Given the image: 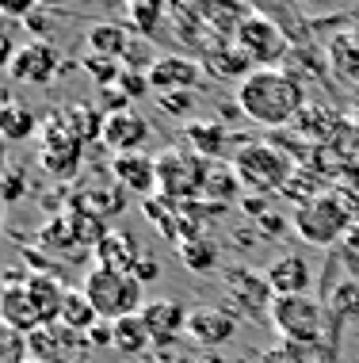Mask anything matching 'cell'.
<instances>
[{
    "instance_id": "6da1fadb",
    "label": "cell",
    "mask_w": 359,
    "mask_h": 363,
    "mask_svg": "<svg viewBox=\"0 0 359 363\" xmlns=\"http://www.w3.org/2000/svg\"><path fill=\"white\" fill-rule=\"evenodd\" d=\"M237 107L249 123L256 126H290L306 111V84L302 77L287 65L275 69H252L245 81L237 84Z\"/></svg>"
},
{
    "instance_id": "7a4b0ae2",
    "label": "cell",
    "mask_w": 359,
    "mask_h": 363,
    "mask_svg": "<svg viewBox=\"0 0 359 363\" xmlns=\"http://www.w3.org/2000/svg\"><path fill=\"white\" fill-rule=\"evenodd\" d=\"M352 211H348V199L336 191H321L317 199H309L298 207L295 214V233L302 238L306 245H317V249H329V245H336L341 238L355 230L352 225Z\"/></svg>"
},
{
    "instance_id": "3957f363",
    "label": "cell",
    "mask_w": 359,
    "mask_h": 363,
    "mask_svg": "<svg viewBox=\"0 0 359 363\" xmlns=\"http://www.w3.org/2000/svg\"><path fill=\"white\" fill-rule=\"evenodd\" d=\"M81 291L89 294V302L100 313V321H122L130 313H142L145 298H142V283L122 272H108V268H92L84 276Z\"/></svg>"
},
{
    "instance_id": "277c9868",
    "label": "cell",
    "mask_w": 359,
    "mask_h": 363,
    "mask_svg": "<svg viewBox=\"0 0 359 363\" xmlns=\"http://www.w3.org/2000/svg\"><path fill=\"white\" fill-rule=\"evenodd\" d=\"M268 318L283 340L317 345L325 333V302L314 298V294H279V298H271Z\"/></svg>"
},
{
    "instance_id": "5b68a950",
    "label": "cell",
    "mask_w": 359,
    "mask_h": 363,
    "mask_svg": "<svg viewBox=\"0 0 359 363\" xmlns=\"http://www.w3.org/2000/svg\"><path fill=\"white\" fill-rule=\"evenodd\" d=\"M229 169H234V176L252 191H283L290 184V176H295L290 157L271 150V145H245V150L234 157Z\"/></svg>"
},
{
    "instance_id": "8992f818",
    "label": "cell",
    "mask_w": 359,
    "mask_h": 363,
    "mask_svg": "<svg viewBox=\"0 0 359 363\" xmlns=\"http://www.w3.org/2000/svg\"><path fill=\"white\" fill-rule=\"evenodd\" d=\"M207 188V164L199 161L195 153L188 150H176V145H169V150H161L157 157V191L164 199H188V195H203Z\"/></svg>"
},
{
    "instance_id": "52a82bcc",
    "label": "cell",
    "mask_w": 359,
    "mask_h": 363,
    "mask_svg": "<svg viewBox=\"0 0 359 363\" xmlns=\"http://www.w3.org/2000/svg\"><path fill=\"white\" fill-rule=\"evenodd\" d=\"M234 43L249 54V62L256 65V69H275V62H283L287 50H290L283 27H279L271 16H264V12H252L245 23L237 27Z\"/></svg>"
},
{
    "instance_id": "ba28073f",
    "label": "cell",
    "mask_w": 359,
    "mask_h": 363,
    "mask_svg": "<svg viewBox=\"0 0 359 363\" xmlns=\"http://www.w3.org/2000/svg\"><path fill=\"white\" fill-rule=\"evenodd\" d=\"M27 345H31V359L35 363H92V356H96L89 337L65 329L62 321H54V325H38L31 337H27Z\"/></svg>"
},
{
    "instance_id": "9c48e42d",
    "label": "cell",
    "mask_w": 359,
    "mask_h": 363,
    "mask_svg": "<svg viewBox=\"0 0 359 363\" xmlns=\"http://www.w3.org/2000/svg\"><path fill=\"white\" fill-rule=\"evenodd\" d=\"M38 142H42V169L57 176V180H69V176L81 169V153L84 145L69 134L62 115H42V126H38Z\"/></svg>"
},
{
    "instance_id": "30bf717a",
    "label": "cell",
    "mask_w": 359,
    "mask_h": 363,
    "mask_svg": "<svg viewBox=\"0 0 359 363\" xmlns=\"http://www.w3.org/2000/svg\"><path fill=\"white\" fill-rule=\"evenodd\" d=\"M27 276H31V272H4V276H0V321L31 337L42 321H38V310H35L31 287H27Z\"/></svg>"
},
{
    "instance_id": "8fae6325",
    "label": "cell",
    "mask_w": 359,
    "mask_h": 363,
    "mask_svg": "<svg viewBox=\"0 0 359 363\" xmlns=\"http://www.w3.org/2000/svg\"><path fill=\"white\" fill-rule=\"evenodd\" d=\"M62 73V62H57V50L54 43H42V38H31L23 43L8 65V77L16 84H50L54 77Z\"/></svg>"
},
{
    "instance_id": "7c38bea8",
    "label": "cell",
    "mask_w": 359,
    "mask_h": 363,
    "mask_svg": "<svg viewBox=\"0 0 359 363\" xmlns=\"http://www.w3.org/2000/svg\"><path fill=\"white\" fill-rule=\"evenodd\" d=\"M145 77H149V88L157 96H164V92H191V88L199 84V77H203V65L195 62V57L157 54V62L145 69Z\"/></svg>"
},
{
    "instance_id": "4fadbf2b",
    "label": "cell",
    "mask_w": 359,
    "mask_h": 363,
    "mask_svg": "<svg viewBox=\"0 0 359 363\" xmlns=\"http://www.w3.org/2000/svg\"><path fill=\"white\" fill-rule=\"evenodd\" d=\"M111 176H115V184H119L122 191L153 199V191H157V157H149V153L111 157Z\"/></svg>"
},
{
    "instance_id": "5bb4252c",
    "label": "cell",
    "mask_w": 359,
    "mask_h": 363,
    "mask_svg": "<svg viewBox=\"0 0 359 363\" xmlns=\"http://www.w3.org/2000/svg\"><path fill=\"white\" fill-rule=\"evenodd\" d=\"M142 318H145V325H149L153 345H172V340H180L183 333H188L191 310L176 298H153L142 306Z\"/></svg>"
},
{
    "instance_id": "9a60e30c",
    "label": "cell",
    "mask_w": 359,
    "mask_h": 363,
    "mask_svg": "<svg viewBox=\"0 0 359 363\" xmlns=\"http://www.w3.org/2000/svg\"><path fill=\"white\" fill-rule=\"evenodd\" d=\"M149 142V123L142 119L138 111H115L108 115V123H103V145L122 157V153H142V145Z\"/></svg>"
},
{
    "instance_id": "2e32d148",
    "label": "cell",
    "mask_w": 359,
    "mask_h": 363,
    "mask_svg": "<svg viewBox=\"0 0 359 363\" xmlns=\"http://www.w3.org/2000/svg\"><path fill=\"white\" fill-rule=\"evenodd\" d=\"M188 333L203 348H222L226 340L237 337V318L222 306H195L188 318Z\"/></svg>"
},
{
    "instance_id": "e0dca14e",
    "label": "cell",
    "mask_w": 359,
    "mask_h": 363,
    "mask_svg": "<svg viewBox=\"0 0 359 363\" xmlns=\"http://www.w3.org/2000/svg\"><path fill=\"white\" fill-rule=\"evenodd\" d=\"M271 294H309V283H314V268L306 264V257L298 252H283L279 260H271V268L264 272Z\"/></svg>"
},
{
    "instance_id": "ac0fdd59",
    "label": "cell",
    "mask_w": 359,
    "mask_h": 363,
    "mask_svg": "<svg viewBox=\"0 0 359 363\" xmlns=\"http://www.w3.org/2000/svg\"><path fill=\"white\" fill-rule=\"evenodd\" d=\"M145 257L142 245L130 238V233H119L111 230L108 238L96 245V268H108V272H122V276H134V268H138V260Z\"/></svg>"
},
{
    "instance_id": "d6986e66",
    "label": "cell",
    "mask_w": 359,
    "mask_h": 363,
    "mask_svg": "<svg viewBox=\"0 0 359 363\" xmlns=\"http://www.w3.org/2000/svg\"><path fill=\"white\" fill-rule=\"evenodd\" d=\"M69 134L81 145H92V142H103V123H108V111L100 104H89V100H76L62 111Z\"/></svg>"
},
{
    "instance_id": "ffe728a7",
    "label": "cell",
    "mask_w": 359,
    "mask_h": 363,
    "mask_svg": "<svg viewBox=\"0 0 359 363\" xmlns=\"http://www.w3.org/2000/svg\"><path fill=\"white\" fill-rule=\"evenodd\" d=\"M27 287H31V298H35V310H38V321L42 325H54L57 318H62V306H65V291L54 276H46V272H31L27 276Z\"/></svg>"
},
{
    "instance_id": "44dd1931",
    "label": "cell",
    "mask_w": 359,
    "mask_h": 363,
    "mask_svg": "<svg viewBox=\"0 0 359 363\" xmlns=\"http://www.w3.org/2000/svg\"><path fill=\"white\" fill-rule=\"evenodd\" d=\"M325 65L333 69L336 81H348V84H359V46L352 43V35H333L325 46Z\"/></svg>"
},
{
    "instance_id": "7402d4cb",
    "label": "cell",
    "mask_w": 359,
    "mask_h": 363,
    "mask_svg": "<svg viewBox=\"0 0 359 363\" xmlns=\"http://www.w3.org/2000/svg\"><path fill=\"white\" fill-rule=\"evenodd\" d=\"M38 126H42V119H38L27 104L12 100L8 107H0V138H4V142H27V138H35Z\"/></svg>"
},
{
    "instance_id": "603a6c76",
    "label": "cell",
    "mask_w": 359,
    "mask_h": 363,
    "mask_svg": "<svg viewBox=\"0 0 359 363\" xmlns=\"http://www.w3.org/2000/svg\"><path fill=\"white\" fill-rule=\"evenodd\" d=\"M126 50H130V31L126 27H119V23H92L89 27V54L122 62Z\"/></svg>"
},
{
    "instance_id": "cb8c5ba5",
    "label": "cell",
    "mask_w": 359,
    "mask_h": 363,
    "mask_svg": "<svg viewBox=\"0 0 359 363\" xmlns=\"http://www.w3.org/2000/svg\"><path fill=\"white\" fill-rule=\"evenodd\" d=\"M203 65H207V69L215 73V77H226V81H237V84L245 81V77H249L252 69H256V65L249 62V54L241 50L237 43H226L222 50H215V54H210Z\"/></svg>"
},
{
    "instance_id": "d4e9b609",
    "label": "cell",
    "mask_w": 359,
    "mask_h": 363,
    "mask_svg": "<svg viewBox=\"0 0 359 363\" xmlns=\"http://www.w3.org/2000/svg\"><path fill=\"white\" fill-rule=\"evenodd\" d=\"M149 345H153V337H149V325H145L142 313H130V318L115 321V352H122V356H142Z\"/></svg>"
},
{
    "instance_id": "484cf974",
    "label": "cell",
    "mask_w": 359,
    "mask_h": 363,
    "mask_svg": "<svg viewBox=\"0 0 359 363\" xmlns=\"http://www.w3.org/2000/svg\"><path fill=\"white\" fill-rule=\"evenodd\" d=\"M62 321L65 329H73V333H84V337H89V329L96 325V321H100V313H96V306L89 302V294H84L81 287H69L65 291V306H62Z\"/></svg>"
},
{
    "instance_id": "4316f807",
    "label": "cell",
    "mask_w": 359,
    "mask_h": 363,
    "mask_svg": "<svg viewBox=\"0 0 359 363\" xmlns=\"http://www.w3.org/2000/svg\"><path fill=\"white\" fill-rule=\"evenodd\" d=\"M188 142L195 153L215 157V153H222L226 130H222V123H215V119H199V123H188Z\"/></svg>"
},
{
    "instance_id": "83f0119b",
    "label": "cell",
    "mask_w": 359,
    "mask_h": 363,
    "mask_svg": "<svg viewBox=\"0 0 359 363\" xmlns=\"http://www.w3.org/2000/svg\"><path fill=\"white\" fill-rule=\"evenodd\" d=\"M180 260L191 272H210L218 268V245H210L207 238H191L188 245H180Z\"/></svg>"
},
{
    "instance_id": "f1b7e54d",
    "label": "cell",
    "mask_w": 359,
    "mask_h": 363,
    "mask_svg": "<svg viewBox=\"0 0 359 363\" xmlns=\"http://www.w3.org/2000/svg\"><path fill=\"white\" fill-rule=\"evenodd\" d=\"M329 306H333L336 318H359V279L344 276L329 294Z\"/></svg>"
},
{
    "instance_id": "f546056e",
    "label": "cell",
    "mask_w": 359,
    "mask_h": 363,
    "mask_svg": "<svg viewBox=\"0 0 359 363\" xmlns=\"http://www.w3.org/2000/svg\"><path fill=\"white\" fill-rule=\"evenodd\" d=\"M0 363H31V345H27V333L4 325V321H0Z\"/></svg>"
},
{
    "instance_id": "4dcf8cb0",
    "label": "cell",
    "mask_w": 359,
    "mask_h": 363,
    "mask_svg": "<svg viewBox=\"0 0 359 363\" xmlns=\"http://www.w3.org/2000/svg\"><path fill=\"white\" fill-rule=\"evenodd\" d=\"M81 65H84V73H89L100 88H115V84H119V77L126 73L122 62H115V57H100V54H89Z\"/></svg>"
},
{
    "instance_id": "1f68e13d",
    "label": "cell",
    "mask_w": 359,
    "mask_h": 363,
    "mask_svg": "<svg viewBox=\"0 0 359 363\" xmlns=\"http://www.w3.org/2000/svg\"><path fill=\"white\" fill-rule=\"evenodd\" d=\"M164 16H169V12H164L161 4H142V0L126 8V19H130L134 31H142V35H157V27H161Z\"/></svg>"
},
{
    "instance_id": "d6a6232c",
    "label": "cell",
    "mask_w": 359,
    "mask_h": 363,
    "mask_svg": "<svg viewBox=\"0 0 359 363\" xmlns=\"http://www.w3.org/2000/svg\"><path fill=\"white\" fill-rule=\"evenodd\" d=\"M115 88H119L126 100H142V96H149V92H153V88H149V77L138 73V69H126V73L119 77V84H115Z\"/></svg>"
},
{
    "instance_id": "836d02e7",
    "label": "cell",
    "mask_w": 359,
    "mask_h": 363,
    "mask_svg": "<svg viewBox=\"0 0 359 363\" xmlns=\"http://www.w3.org/2000/svg\"><path fill=\"white\" fill-rule=\"evenodd\" d=\"M161 100V107L169 115H176V119H183V123H191V107H195V96L191 92H164V96H157Z\"/></svg>"
},
{
    "instance_id": "e575fe53",
    "label": "cell",
    "mask_w": 359,
    "mask_h": 363,
    "mask_svg": "<svg viewBox=\"0 0 359 363\" xmlns=\"http://www.w3.org/2000/svg\"><path fill=\"white\" fill-rule=\"evenodd\" d=\"M23 191H27V176H23V169H8L4 176H0V199H4V203H16Z\"/></svg>"
},
{
    "instance_id": "d590c367",
    "label": "cell",
    "mask_w": 359,
    "mask_h": 363,
    "mask_svg": "<svg viewBox=\"0 0 359 363\" xmlns=\"http://www.w3.org/2000/svg\"><path fill=\"white\" fill-rule=\"evenodd\" d=\"M89 345L92 348H115V321H96L89 329Z\"/></svg>"
},
{
    "instance_id": "8d00e7d4",
    "label": "cell",
    "mask_w": 359,
    "mask_h": 363,
    "mask_svg": "<svg viewBox=\"0 0 359 363\" xmlns=\"http://www.w3.org/2000/svg\"><path fill=\"white\" fill-rule=\"evenodd\" d=\"M23 23L35 31V38H42V43H50V12H46V8H38V4H35V8H31V16H27Z\"/></svg>"
},
{
    "instance_id": "74e56055",
    "label": "cell",
    "mask_w": 359,
    "mask_h": 363,
    "mask_svg": "<svg viewBox=\"0 0 359 363\" xmlns=\"http://www.w3.org/2000/svg\"><path fill=\"white\" fill-rule=\"evenodd\" d=\"M157 276H161V264L153 260L149 252H145V257L138 260V268H134V279H138L142 287H145V283H153V279H157Z\"/></svg>"
},
{
    "instance_id": "f35d334b",
    "label": "cell",
    "mask_w": 359,
    "mask_h": 363,
    "mask_svg": "<svg viewBox=\"0 0 359 363\" xmlns=\"http://www.w3.org/2000/svg\"><path fill=\"white\" fill-rule=\"evenodd\" d=\"M16 50H19V46H12V38H8V31H0V69H8V65H12Z\"/></svg>"
},
{
    "instance_id": "ab89813d",
    "label": "cell",
    "mask_w": 359,
    "mask_h": 363,
    "mask_svg": "<svg viewBox=\"0 0 359 363\" xmlns=\"http://www.w3.org/2000/svg\"><path fill=\"white\" fill-rule=\"evenodd\" d=\"M4 172H8V142L0 138V176H4Z\"/></svg>"
},
{
    "instance_id": "60d3db41",
    "label": "cell",
    "mask_w": 359,
    "mask_h": 363,
    "mask_svg": "<svg viewBox=\"0 0 359 363\" xmlns=\"http://www.w3.org/2000/svg\"><path fill=\"white\" fill-rule=\"evenodd\" d=\"M352 123H355V126H359V92H355V96H352Z\"/></svg>"
},
{
    "instance_id": "b9f144b4",
    "label": "cell",
    "mask_w": 359,
    "mask_h": 363,
    "mask_svg": "<svg viewBox=\"0 0 359 363\" xmlns=\"http://www.w3.org/2000/svg\"><path fill=\"white\" fill-rule=\"evenodd\" d=\"M12 100H16V96L8 92V88H0V107H8V104H12Z\"/></svg>"
},
{
    "instance_id": "7bdbcfd3",
    "label": "cell",
    "mask_w": 359,
    "mask_h": 363,
    "mask_svg": "<svg viewBox=\"0 0 359 363\" xmlns=\"http://www.w3.org/2000/svg\"><path fill=\"white\" fill-rule=\"evenodd\" d=\"M348 176H352V184L359 188V161H352V169H348Z\"/></svg>"
},
{
    "instance_id": "ee69618b",
    "label": "cell",
    "mask_w": 359,
    "mask_h": 363,
    "mask_svg": "<svg viewBox=\"0 0 359 363\" xmlns=\"http://www.w3.org/2000/svg\"><path fill=\"white\" fill-rule=\"evenodd\" d=\"M348 35H352V43L359 46V19H355V23H352V27H348Z\"/></svg>"
},
{
    "instance_id": "f6af8a7d",
    "label": "cell",
    "mask_w": 359,
    "mask_h": 363,
    "mask_svg": "<svg viewBox=\"0 0 359 363\" xmlns=\"http://www.w3.org/2000/svg\"><path fill=\"white\" fill-rule=\"evenodd\" d=\"M0 207H4V199H0Z\"/></svg>"
},
{
    "instance_id": "bcb514c9",
    "label": "cell",
    "mask_w": 359,
    "mask_h": 363,
    "mask_svg": "<svg viewBox=\"0 0 359 363\" xmlns=\"http://www.w3.org/2000/svg\"><path fill=\"white\" fill-rule=\"evenodd\" d=\"M31 363H35V359H31Z\"/></svg>"
}]
</instances>
